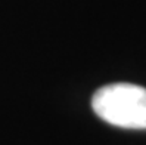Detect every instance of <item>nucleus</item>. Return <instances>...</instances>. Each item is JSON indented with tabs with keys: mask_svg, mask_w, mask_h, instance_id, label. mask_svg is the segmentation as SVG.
Here are the masks:
<instances>
[{
	"mask_svg": "<svg viewBox=\"0 0 146 145\" xmlns=\"http://www.w3.org/2000/svg\"><path fill=\"white\" fill-rule=\"evenodd\" d=\"M93 111L104 122L124 129H146V89L131 83H114L98 89Z\"/></svg>",
	"mask_w": 146,
	"mask_h": 145,
	"instance_id": "f257e3e1",
	"label": "nucleus"
}]
</instances>
